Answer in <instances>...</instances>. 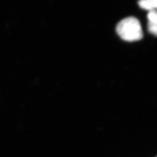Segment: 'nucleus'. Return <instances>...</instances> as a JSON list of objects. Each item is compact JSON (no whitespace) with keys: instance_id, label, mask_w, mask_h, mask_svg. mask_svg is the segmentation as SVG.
<instances>
[{"instance_id":"nucleus-1","label":"nucleus","mask_w":157,"mask_h":157,"mask_svg":"<svg viewBox=\"0 0 157 157\" xmlns=\"http://www.w3.org/2000/svg\"><path fill=\"white\" fill-rule=\"evenodd\" d=\"M118 35L126 41H136L143 38V31L140 21L135 17H126L117 26Z\"/></svg>"},{"instance_id":"nucleus-2","label":"nucleus","mask_w":157,"mask_h":157,"mask_svg":"<svg viewBox=\"0 0 157 157\" xmlns=\"http://www.w3.org/2000/svg\"><path fill=\"white\" fill-rule=\"evenodd\" d=\"M138 4L142 9L150 11L156 10L157 0H139Z\"/></svg>"},{"instance_id":"nucleus-3","label":"nucleus","mask_w":157,"mask_h":157,"mask_svg":"<svg viewBox=\"0 0 157 157\" xmlns=\"http://www.w3.org/2000/svg\"><path fill=\"white\" fill-rule=\"evenodd\" d=\"M148 22L157 23V14L156 10H152L148 12L147 15Z\"/></svg>"},{"instance_id":"nucleus-4","label":"nucleus","mask_w":157,"mask_h":157,"mask_svg":"<svg viewBox=\"0 0 157 157\" xmlns=\"http://www.w3.org/2000/svg\"><path fill=\"white\" fill-rule=\"evenodd\" d=\"M148 29L151 33L157 36V23L148 22Z\"/></svg>"}]
</instances>
